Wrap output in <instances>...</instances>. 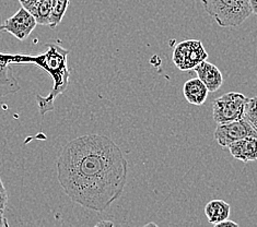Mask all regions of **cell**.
Here are the masks:
<instances>
[{
	"label": "cell",
	"mask_w": 257,
	"mask_h": 227,
	"mask_svg": "<svg viewBox=\"0 0 257 227\" xmlns=\"http://www.w3.org/2000/svg\"><path fill=\"white\" fill-rule=\"evenodd\" d=\"M47 51L40 55H22L15 54L14 65L33 64L43 70H45L53 79V88L47 96L36 95L41 115L54 109L55 100L59 95L65 93L68 88L70 71L68 69V54L69 51L60 45L48 43L46 44Z\"/></svg>",
	"instance_id": "7a4b0ae2"
},
{
	"label": "cell",
	"mask_w": 257,
	"mask_h": 227,
	"mask_svg": "<svg viewBox=\"0 0 257 227\" xmlns=\"http://www.w3.org/2000/svg\"><path fill=\"white\" fill-rule=\"evenodd\" d=\"M52 3L53 0H39L35 8L31 11V14L34 16L38 24L48 27L52 11Z\"/></svg>",
	"instance_id": "4fadbf2b"
},
{
	"label": "cell",
	"mask_w": 257,
	"mask_h": 227,
	"mask_svg": "<svg viewBox=\"0 0 257 227\" xmlns=\"http://www.w3.org/2000/svg\"><path fill=\"white\" fill-rule=\"evenodd\" d=\"M247 137H257V131L244 118L220 124L215 130V139L221 148H228L231 143Z\"/></svg>",
	"instance_id": "8992f818"
},
{
	"label": "cell",
	"mask_w": 257,
	"mask_h": 227,
	"mask_svg": "<svg viewBox=\"0 0 257 227\" xmlns=\"http://www.w3.org/2000/svg\"><path fill=\"white\" fill-rule=\"evenodd\" d=\"M230 204L223 200H211L205 206V214L208 222L212 225H217L230 216Z\"/></svg>",
	"instance_id": "7c38bea8"
},
{
	"label": "cell",
	"mask_w": 257,
	"mask_h": 227,
	"mask_svg": "<svg viewBox=\"0 0 257 227\" xmlns=\"http://www.w3.org/2000/svg\"><path fill=\"white\" fill-rule=\"evenodd\" d=\"M215 226H216V227H224V226H234V227H238V224L235 223V222H233V220H230V219L228 218V219H225V220H223V222L219 223V224H217V225H215Z\"/></svg>",
	"instance_id": "ac0fdd59"
},
{
	"label": "cell",
	"mask_w": 257,
	"mask_h": 227,
	"mask_svg": "<svg viewBox=\"0 0 257 227\" xmlns=\"http://www.w3.org/2000/svg\"><path fill=\"white\" fill-rule=\"evenodd\" d=\"M205 11L221 28H235L253 14L249 0H201Z\"/></svg>",
	"instance_id": "3957f363"
},
{
	"label": "cell",
	"mask_w": 257,
	"mask_h": 227,
	"mask_svg": "<svg viewBox=\"0 0 257 227\" xmlns=\"http://www.w3.org/2000/svg\"><path fill=\"white\" fill-rule=\"evenodd\" d=\"M228 149L235 159L244 163L257 159V137H247L231 143Z\"/></svg>",
	"instance_id": "30bf717a"
},
{
	"label": "cell",
	"mask_w": 257,
	"mask_h": 227,
	"mask_svg": "<svg viewBox=\"0 0 257 227\" xmlns=\"http://www.w3.org/2000/svg\"><path fill=\"white\" fill-rule=\"evenodd\" d=\"M243 118L248 121L257 131V96L248 99L245 108H244Z\"/></svg>",
	"instance_id": "9a60e30c"
},
{
	"label": "cell",
	"mask_w": 257,
	"mask_h": 227,
	"mask_svg": "<svg viewBox=\"0 0 257 227\" xmlns=\"http://www.w3.org/2000/svg\"><path fill=\"white\" fill-rule=\"evenodd\" d=\"M127 171V159L119 146L102 134H84L69 141L57 159L58 181L66 194L97 212L120 197Z\"/></svg>",
	"instance_id": "6da1fadb"
},
{
	"label": "cell",
	"mask_w": 257,
	"mask_h": 227,
	"mask_svg": "<svg viewBox=\"0 0 257 227\" xmlns=\"http://www.w3.org/2000/svg\"><path fill=\"white\" fill-rule=\"evenodd\" d=\"M68 5L69 0H53L50 24H48V27L55 29L60 22H62L67 11V8H68Z\"/></svg>",
	"instance_id": "5bb4252c"
},
{
	"label": "cell",
	"mask_w": 257,
	"mask_h": 227,
	"mask_svg": "<svg viewBox=\"0 0 257 227\" xmlns=\"http://www.w3.org/2000/svg\"><path fill=\"white\" fill-rule=\"evenodd\" d=\"M208 54L203 43L197 40H188L177 44L173 51V63L181 71L194 69L198 64L207 60Z\"/></svg>",
	"instance_id": "5b68a950"
},
{
	"label": "cell",
	"mask_w": 257,
	"mask_h": 227,
	"mask_svg": "<svg viewBox=\"0 0 257 227\" xmlns=\"http://www.w3.org/2000/svg\"><path fill=\"white\" fill-rule=\"evenodd\" d=\"M0 31H3L2 17H0ZM15 55L0 52V97L15 94L20 90V84L12 71Z\"/></svg>",
	"instance_id": "ba28073f"
},
{
	"label": "cell",
	"mask_w": 257,
	"mask_h": 227,
	"mask_svg": "<svg viewBox=\"0 0 257 227\" xmlns=\"http://www.w3.org/2000/svg\"><path fill=\"white\" fill-rule=\"evenodd\" d=\"M250 5H252V9H253V14L257 16V0H249Z\"/></svg>",
	"instance_id": "ffe728a7"
},
{
	"label": "cell",
	"mask_w": 257,
	"mask_h": 227,
	"mask_svg": "<svg viewBox=\"0 0 257 227\" xmlns=\"http://www.w3.org/2000/svg\"><path fill=\"white\" fill-rule=\"evenodd\" d=\"M183 93L189 104L195 106H201L207 101L209 91L199 78H194L184 83Z\"/></svg>",
	"instance_id": "8fae6325"
},
{
	"label": "cell",
	"mask_w": 257,
	"mask_h": 227,
	"mask_svg": "<svg viewBox=\"0 0 257 227\" xmlns=\"http://www.w3.org/2000/svg\"><path fill=\"white\" fill-rule=\"evenodd\" d=\"M19 3L21 4L22 8L31 12L35 8L36 4L39 3V0H19Z\"/></svg>",
	"instance_id": "e0dca14e"
},
{
	"label": "cell",
	"mask_w": 257,
	"mask_h": 227,
	"mask_svg": "<svg viewBox=\"0 0 257 227\" xmlns=\"http://www.w3.org/2000/svg\"><path fill=\"white\" fill-rule=\"evenodd\" d=\"M7 202H8L7 190H6L2 178H0V208L5 210L6 206H7Z\"/></svg>",
	"instance_id": "2e32d148"
},
{
	"label": "cell",
	"mask_w": 257,
	"mask_h": 227,
	"mask_svg": "<svg viewBox=\"0 0 257 227\" xmlns=\"http://www.w3.org/2000/svg\"><path fill=\"white\" fill-rule=\"evenodd\" d=\"M38 26L34 16L27 9L21 8L3 23V31L9 32L19 41L27 40Z\"/></svg>",
	"instance_id": "52a82bcc"
},
{
	"label": "cell",
	"mask_w": 257,
	"mask_h": 227,
	"mask_svg": "<svg viewBox=\"0 0 257 227\" xmlns=\"http://www.w3.org/2000/svg\"><path fill=\"white\" fill-rule=\"evenodd\" d=\"M96 226H113V222H109V220H103V222L97 223Z\"/></svg>",
	"instance_id": "44dd1931"
},
{
	"label": "cell",
	"mask_w": 257,
	"mask_h": 227,
	"mask_svg": "<svg viewBox=\"0 0 257 227\" xmlns=\"http://www.w3.org/2000/svg\"><path fill=\"white\" fill-rule=\"evenodd\" d=\"M9 224L7 222V219L5 217V214H4V210L3 208H0V227H8Z\"/></svg>",
	"instance_id": "d6986e66"
},
{
	"label": "cell",
	"mask_w": 257,
	"mask_h": 227,
	"mask_svg": "<svg viewBox=\"0 0 257 227\" xmlns=\"http://www.w3.org/2000/svg\"><path fill=\"white\" fill-rule=\"evenodd\" d=\"M248 97L237 92H229L215 100L212 118L218 125L243 118Z\"/></svg>",
	"instance_id": "277c9868"
},
{
	"label": "cell",
	"mask_w": 257,
	"mask_h": 227,
	"mask_svg": "<svg viewBox=\"0 0 257 227\" xmlns=\"http://www.w3.org/2000/svg\"><path fill=\"white\" fill-rule=\"evenodd\" d=\"M193 70L197 73V78H199L204 82L209 92H217L221 88L223 83V77L217 66L205 60L196 66Z\"/></svg>",
	"instance_id": "9c48e42d"
}]
</instances>
